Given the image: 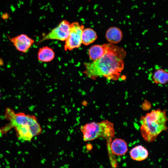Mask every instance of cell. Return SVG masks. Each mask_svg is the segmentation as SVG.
Listing matches in <instances>:
<instances>
[{
	"mask_svg": "<svg viewBox=\"0 0 168 168\" xmlns=\"http://www.w3.org/2000/svg\"></svg>",
	"mask_w": 168,
	"mask_h": 168,
	"instance_id": "obj_18",
	"label": "cell"
},
{
	"mask_svg": "<svg viewBox=\"0 0 168 168\" xmlns=\"http://www.w3.org/2000/svg\"><path fill=\"white\" fill-rule=\"evenodd\" d=\"M140 120L141 135L148 142L154 141L161 132L167 129L168 118L166 111L159 109L152 110L142 116Z\"/></svg>",
	"mask_w": 168,
	"mask_h": 168,
	"instance_id": "obj_3",
	"label": "cell"
},
{
	"mask_svg": "<svg viewBox=\"0 0 168 168\" xmlns=\"http://www.w3.org/2000/svg\"><path fill=\"white\" fill-rule=\"evenodd\" d=\"M166 23L167 24H168V21H166Z\"/></svg>",
	"mask_w": 168,
	"mask_h": 168,
	"instance_id": "obj_16",
	"label": "cell"
},
{
	"mask_svg": "<svg viewBox=\"0 0 168 168\" xmlns=\"http://www.w3.org/2000/svg\"><path fill=\"white\" fill-rule=\"evenodd\" d=\"M4 117L9 123L0 128L1 135L6 133L14 128L19 140L30 141L42 132V128L34 115L26 114L22 112L15 113L12 109L7 108L6 109Z\"/></svg>",
	"mask_w": 168,
	"mask_h": 168,
	"instance_id": "obj_2",
	"label": "cell"
},
{
	"mask_svg": "<svg viewBox=\"0 0 168 168\" xmlns=\"http://www.w3.org/2000/svg\"><path fill=\"white\" fill-rule=\"evenodd\" d=\"M162 27V26H160H160H159V28H161Z\"/></svg>",
	"mask_w": 168,
	"mask_h": 168,
	"instance_id": "obj_15",
	"label": "cell"
},
{
	"mask_svg": "<svg viewBox=\"0 0 168 168\" xmlns=\"http://www.w3.org/2000/svg\"><path fill=\"white\" fill-rule=\"evenodd\" d=\"M106 52L99 59L85 64V73L92 79L104 77L109 79L117 80L124 68L123 59L126 53L121 47L110 43L105 44Z\"/></svg>",
	"mask_w": 168,
	"mask_h": 168,
	"instance_id": "obj_1",
	"label": "cell"
},
{
	"mask_svg": "<svg viewBox=\"0 0 168 168\" xmlns=\"http://www.w3.org/2000/svg\"><path fill=\"white\" fill-rule=\"evenodd\" d=\"M152 79L156 84H166L168 82V72L162 68L156 69L153 73Z\"/></svg>",
	"mask_w": 168,
	"mask_h": 168,
	"instance_id": "obj_12",
	"label": "cell"
},
{
	"mask_svg": "<svg viewBox=\"0 0 168 168\" xmlns=\"http://www.w3.org/2000/svg\"><path fill=\"white\" fill-rule=\"evenodd\" d=\"M106 52L105 44L95 45L90 47L88 51L89 57L93 61L97 60L102 57Z\"/></svg>",
	"mask_w": 168,
	"mask_h": 168,
	"instance_id": "obj_13",
	"label": "cell"
},
{
	"mask_svg": "<svg viewBox=\"0 0 168 168\" xmlns=\"http://www.w3.org/2000/svg\"><path fill=\"white\" fill-rule=\"evenodd\" d=\"M130 154L132 159L136 161H142L146 159L148 156L147 150L143 146L138 145L132 148L130 151Z\"/></svg>",
	"mask_w": 168,
	"mask_h": 168,
	"instance_id": "obj_11",
	"label": "cell"
},
{
	"mask_svg": "<svg viewBox=\"0 0 168 168\" xmlns=\"http://www.w3.org/2000/svg\"><path fill=\"white\" fill-rule=\"evenodd\" d=\"M71 24V30L64 46L66 51L78 48L82 44V35L84 29V26L80 25L77 22H74Z\"/></svg>",
	"mask_w": 168,
	"mask_h": 168,
	"instance_id": "obj_5",
	"label": "cell"
},
{
	"mask_svg": "<svg viewBox=\"0 0 168 168\" xmlns=\"http://www.w3.org/2000/svg\"><path fill=\"white\" fill-rule=\"evenodd\" d=\"M18 51L23 53H26L35 42V41L27 35L22 34L10 38Z\"/></svg>",
	"mask_w": 168,
	"mask_h": 168,
	"instance_id": "obj_7",
	"label": "cell"
},
{
	"mask_svg": "<svg viewBox=\"0 0 168 168\" xmlns=\"http://www.w3.org/2000/svg\"><path fill=\"white\" fill-rule=\"evenodd\" d=\"M105 36L106 40L110 43L115 44L121 40L123 35L120 29L116 27L112 26L107 30Z\"/></svg>",
	"mask_w": 168,
	"mask_h": 168,
	"instance_id": "obj_9",
	"label": "cell"
},
{
	"mask_svg": "<svg viewBox=\"0 0 168 168\" xmlns=\"http://www.w3.org/2000/svg\"><path fill=\"white\" fill-rule=\"evenodd\" d=\"M55 57V53L51 48L44 46L39 49L38 53V58L43 62H48L52 61Z\"/></svg>",
	"mask_w": 168,
	"mask_h": 168,
	"instance_id": "obj_10",
	"label": "cell"
},
{
	"mask_svg": "<svg viewBox=\"0 0 168 168\" xmlns=\"http://www.w3.org/2000/svg\"><path fill=\"white\" fill-rule=\"evenodd\" d=\"M128 150L127 142L123 139L116 138L111 142L110 152L117 156H122L125 154Z\"/></svg>",
	"mask_w": 168,
	"mask_h": 168,
	"instance_id": "obj_8",
	"label": "cell"
},
{
	"mask_svg": "<svg viewBox=\"0 0 168 168\" xmlns=\"http://www.w3.org/2000/svg\"><path fill=\"white\" fill-rule=\"evenodd\" d=\"M80 130L83 134L84 141H91L102 137L107 140L109 145L115 134L114 124L108 120L86 124L82 126Z\"/></svg>",
	"mask_w": 168,
	"mask_h": 168,
	"instance_id": "obj_4",
	"label": "cell"
},
{
	"mask_svg": "<svg viewBox=\"0 0 168 168\" xmlns=\"http://www.w3.org/2000/svg\"><path fill=\"white\" fill-rule=\"evenodd\" d=\"M71 24L67 21H62L57 27L44 36L40 42L48 40L65 41L68 38L71 28Z\"/></svg>",
	"mask_w": 168,
	"mask_h": 168,
	"instance_id": "obj_6",
	"label": "cell"
},
{
	"mask_svg": "<svg viewBox=\"0 0 168 168\" xmlns=\"http://www.w3.org/2000/svg\"><path fill=\"white\" fill-rule=\"evenodd\" d=\"M96 32L92 29L87 28L84 29L82 35V44L85 45L93 43L97 39Z\"/></svg>",
	"mask_w": 168,
	"mask_h": 168,
	"instance_id": "obj_14",
	"label": "cell"
},
{
	"mask_svg": "<svg viewBox=\"0 0 168 168\" xmlns=\"http://www.w3.org/2000/svg\"><path fill=\"white\" fill-rule=\"evenodd\" d=\"M1 92L0 91V97L1 96Z\"/></svg>",
	"mask_w": 168,
	"mask_h": 168,
	"instance_id": "obj_17",
	"label": "cell"
}]
</instances>
